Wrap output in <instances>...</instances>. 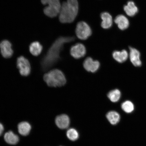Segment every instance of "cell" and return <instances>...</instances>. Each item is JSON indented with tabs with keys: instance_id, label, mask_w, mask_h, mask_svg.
I'll list each match as a JSON object with an SVG mask.
<instances>
[{
	"instance_id": "5bb4252c",
	"label": "cell",
	"mask_w": 146,
	"mask_h": 146,
	"mask_svg": "<svg viewBox=\"0 0 146 146\" xmlns=\"http://www.w3.org/2000/svg\"><path fill=\"white\" fill-rule=\"evenodd\" d=\"M102 21L101 26L104 29H108L112 26V18L111 15L107 12H103L100 15Z\"/></svg>"
},
{
	"instance_id": "5b68a950",
	"label": "cell",
	"mask_w": 146,
	"mask_h": 146,
	"mask_svg": "<svg viewBox=\"0 0 146 146\" xmlns=\"http://www.w3.org/2000/svg\"><path fill=\"white\" fill-rule=\"evenodd\" d=\"M76 36L80 39L85 40L92 34V31L87 24L84 21L78 23L76 25Z\"/></svg>"
},
{
	"instance_id": "d6986e66",
	"label": "cell",
	"mask_w": 146,
	"mask_h": 146,
	"mask_svg": "<svg viewBox=\"0 0 146 146\" xmlns=\"http://www.w3.org/2000/svg\"><path fill=\"white\" fill-rule=\"evenodd\" d=\"M106 117L110 123L112 125H116L120 121V115L116 111H110L107 113Z\"/></svg>"
},
{
	"instance_id": "9c48e42d",
	"label": "cell",
	"mask_w": 146,
	"mask_h": 146,
	"mask_svg": "<svg viewBox=\"0 0 146 146\" xmlns=\"http://www.w3.org/2000/svg\"><path fill=\"white\" fill-rule=\"evenodd\" d=\"M70 52L72 57L76 59H80L85 56L86 49L83 44L78 43L71 47Z\"/></svg>"
},
{
	"instance_id": "8992f818",
	"label": "cell",
	"mask_w": 146,
	"mask_h": 146,
	"mask_svg": "<svg viewBox=\"0 0 146 146\" xmlns=\"http://www.w3.org/2000/svg\"><path fill=\"white\" fill-rule=\"evenodd\" d=\"M17 67L19 69L20 74L22 76H28L31 72V66L30 62L28 59L21 56L17 58Z\"/></svg>"
},
{
	"instance_id": "277c9868",
	"label": "cell",
	"mask_w": 146,
	"mask_h": 146,
	"mask_svg": "<svg viewBox=\"0 0 146 146\" xmlns=\"http://www.w3.org/2000/svg\"><path fill=\"white\" fill-rule=\"evenodd\" d=\"M43 5H47L44 10V12L47 16L54 17L59 14L61 5L60 0H41Z\"/></svg>"
},
{
	"instance_id": "6da1fadb",
	"label": "cell",
	"mask_w": 146,
	"mask_h": 146,
	"mask_svg": "<svg viewBox=\"0 0 146 146\" xmlns=\"http://www.w3.org/2000/svg\"><path fill=\"white\" fill-rule=\"evenodd\" d=\"M74 37L61 36L56 39L48 49L41 61V66L43 71L50 69L59 61L60 54L65 43L74 40Z\"/></svg>"
},
{
	"instance_id": "3957f363",
	"label": "cell",
	"mask_w": 146,
	"mask_h": 146,
	"mask_svg": "<svg viewBox=\"0 0 146 146\" xmlns=\"http://www.w3.org/2000/svg\"><path fill=\"white\" fill-rule=\"evenodd\" d=\"M43 79L49 87H60L64 85L66 80L64 74L61 71L54 69L45 74Z\"/></svg>"
},
{
	"instance_id": "7a4b0ae2",
	"label": "cell",
	"mask_w": 146,
	"mask_h": 146,
	"mask_svg": "<svg viewBox=\"0 0 146 146\" xmlns=\"http://www.w3.org/2000/svg\"><path fill=\"white\" fill-rule=\"evenodd\" d=\"M78 11L77 0H67L61 5L59 19L62 23H70L74 21Z\"/></svg>"
},
{
	"instance_id": "ffe728a7",
	"label": "cell",
	"mask_w": 146,
	"mask_h": 146,
	"mask_svg": "<svg viewBox=\"0 0 146 146\" xmlns=\"http://www.w3.org/2000/svg\"><path fill=\"white\" fill-rule=\"evenodd\" d=\"M121 95V92L119 89H115L110 91L107 96L111 101L116 103L120 100Z\"/></svg>"
},
{
	"instance_id": "ba28073f",
	"label": "cell",
	"mask_w": 146,
	"mask_h": 146,
	"mask_svg": "<svg viewBox=\"0 0 146 146\" xmlns=\"http://www.w3.org/2000/svg\"><path fill=\"white\" fill-rule=\"evenodd\" d=\"M0 49L2 56L5 58H10L13 54L12 44L7 40L2 41L0 43Z\"/></svg>"
},
{
	"instance_id": "ac0fdd59",
	"label": "cell",
	"mask_w": 146,
	"mask_h": 146,
	"mask_svg": "<svg viewBox=\"0 0 146 146\" xmlns=\"http://www.w3.org/2000/svg\"><path fill=\"white\" fill-rule=\"evenodd\" d=\"M43 50V46L39 42H34L29 46V50L31 54L35 56H38L41 54Z\"/></svg>"
},
{
	"instance_id": "44dd1931",
	"label": "cell",
	"mask_w": 146,
	"mask_h": 146,
	"mask_svg": "<svg viewBox=\"0 0 146 146\" xmlns=\"http://www.w3.org/2000/svg\"><path fill=\"white\" fill-rule=\"evenodd\" d=\"M123 110L127 113H132L134 110V105L130 100H127L123 102L121 105Z\"/></svg>"
},
{
	"instance_id": "4fadbf2b",
	"label": "cell",
	"mask_w": 146,
	"mask_h": 146,
	"mask_svg": "<svg viewBox=\"0 0 146 146\" xmlns=\"http://www.w3.org/2000/svg\"><path fill=\"white\" fill-rule=\"evenodd\" d=\"M114 22L117 25L118 28L122 30H125L129 26L128 19L123 15H120L117 16L115 18Z\"/></svg>"
},
{
	"instance_id": "603a6c76",
	"label": "cell",
	"mask_w": 146,
	"mask_h": 146,
	"mask_svg": "<svg viewBox=\"0 0 146 146\" xmlns=\"http://www.w3.org/2000/svg\"><path fill=\"white\" fill-rule=\"evenodd\" d=\"M4 130V127H3V124L0 123V136L2 135Z\"/></svg>"
},
{
	"instance_id": "7c38bea8",
	"label": "cell",
	"mask_w": 146,
	"mask_h": 146,
	"mask_svg": "<svg viewBox=\"0 0 146 146\" xmlns=\"http://www.w3.org/2000/svg\"><path fill=\"white\" fill-rule=\"evenodd\" d=\"M112 56L116 61L122 63L125 62L128 59L129 53L125 50L121 51L116 50L113 52Z\"/></svg>"
},
{
	"instance_id": "2e32d148",
	"label": "cell",
	"mask_w": 146,
	"mask_h": 146,
	"mask_svg": "<svg viewBox=\"0 0 146 146\" xmlns=\"http://www.w3.org/2000/svg\"><path fill=\"white\" fill-rule=\"evenodd\" d=\"M4 139L6 143L10 145H16L19 140V137L12 131H9L5 133Z\"/></svg>"
},
{
	"instance_id": "9a60e30c",
	"label": "cell",
	"mask_w": 146,
	"mask_h": 146,
	"mask_svg": "<svg viewBox=\"0 0 146 146\" xmlns=\"http://www.w3.org/2000/svg\"><path fill=\"white\" fill-rule=\"evenodd\" d=\"M18 132L23 136H27L30 134L32 127L30 123L27 121L21 122L18 125Z\"/></svg>"
},
{
	"instance_id": "30bf717a",
	"label": "cell",
	"mask_w": 146,
	"mask_h": 146,
	"mask_svg": "<svg viewBox=\"0 0 146 146\" xmlns=\"http://www.w3.org/2000/svg\"><path fill=\"white\" fill-rule=\"evenodd\" d=\"M83 66L88 72H95L99 68L100 63L98 61H94L92 58L88 57L84 61Z\"/></svg>"
},
{
	"instance_id": "52a82bcc",
	"label": "cell",
	"mask_w": 146,
	"mask_h": 146,
	"mask_svg": "<svg viewBox=\"0 0 146 146\" xmlns=\"http://www.w3.org/2000/svg\"><path fill=\"white\" fill-rule=\"evenodd\" d=\"M129 57L131 63L136 67H140L142 65L141 54L139 51L134 47L129 48Z\"/></svg>"
},
{
	"instance_id": "e0dca14e",
	"label": "cell",
	"mask_w": 146,
	"mask_h": 146,
	"mask_svg": "<svg viewBox=\"0 0 146 146\" xmlns=\"http://www.w3.org/2000/svg\"><path fill=\"white\" fill-rule=\"evenodd\" d=\"M124 10L127 15L131 17L134 16L137 13L138 9L134 2L129 1L124 7Z\"/></svg>"
},
{
	"instance_id": "7402d4cb",
	"label": "cell",
	"mask_w": 146,
	"mask_h": 146,
	"mask_svg": "<svg viewBox=\"0 0 146 146\" xmlns=\"http://www.w3.org/2000/svg\"><path fill=\"white\" fill-rule=\"evenodd\" d=\"M66 135L69 139L72 141H76L79 137L78 131L74 128H71L67 130Z\"/></svg>"
},
{
	"instance_id": "8fae6325",
	"label": "cell",
	"mask_w": 146,
	"mask_h": 146,
	"mask_svg": "<svg viewBox=\"0 0 146 146\" xmlns=\"http://www.w3.org/2000/svg\"><path fill=\"white\" fill-rule=\"evenodd\" d=\"M55 123L56 126L60 129H67L70 125V119L66 115H60L56 117Z\"/></svg>"
}]
</instances>
